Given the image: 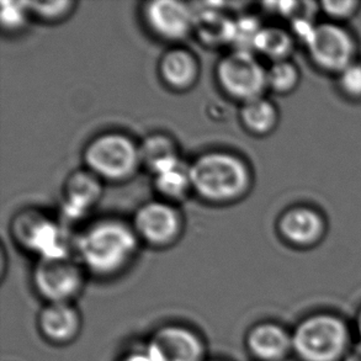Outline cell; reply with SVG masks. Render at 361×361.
Segmentation results:
<instances>
[{
	"instance_id": "cell-1",
	"label": "cell",
	"mask_w": 361,
	"mask_h": 361,
	"mask_svg": "<svg viewBox=\"0 0 361 361\" xmlns=\"http://www.w3.org/2000/svg\"><path fill=\"white\" fill-rule=\"evenodd\" d=\"M140 238L130 224L102 219L82 231L75 242L79 263L89 273L110 278L123 271L136 257Z\"/></svg>"
},
{
	"instance_id": "cell-2",
	"label": "cell",
	"mask_w": 361,
	"mask_h": 361,
	"mask_svg": "<svg viewBox=\"0 0 361 361\" xmlns=\"http://www.w3.org/2000/svg\"><path fill=\"white\" fill-rule=\"evenodd\" d=\"M192 191L211 204L243 199L253 185V173L243 157L227 151H209L189 164Z\"/></svg>"
},
{
	"instance_id": "cell-3",
	"label": "cell",
	"mask_w": 361,
	"mask_h": 361,
	"mask_svg": "<svg viewBox=\"0 0 361 361\" xmlns=\"http://www.w3.org/2000/svg\"><path fill=\"white\" fill-rule=\"evenodd\" d=\"M350 329L332 313L303 318L293 332V353L301 361L344 360L350 345Z\"/></svg>"
},
{
	"instance_id": "cell-4",
	"label": "cell",
	"mask_w": 361,
	"mask_h": 361,
	"mask_svg": "<svg viewBox=\"0 0 361 361\" xmlns=\"http://www.w3.org/2000/svg\"><path fill=\"white\" fill-rule=\"evenodd\" d=\"M88 171L102 180H128L141 164L140 143L122 132H105L88 142L83 152Z\"/></svg>"
},
{
	"instance_id": "cell-5",
	"label": "cell",
	"mask_w": 361,
	"mask_h": 361,
	"mask_svg": "<svg viewBox=\"0 0 361 361\" xmlns=\"http://www.w3.org/2000/svg\"><path fill=\"white\" fill-rule=\"evenodd\" d=\"M215 73L222 92L242 104L268 90V69L252 51L232 49L216 64Z\"/></svg>"
},
{
	"instance_id": "cell-6",
	"label": "cell",
	"mask_w": 361,
	"mask_h": 361,
	"mask_svg": "<svg viewBox=\"0 0 361 361\" xmlns=\"http://www.w3.org/2000/svg\"><path fill=\"white\" fill-rule=\"evenodd\" d=\"M305 46L311 62L326 73L338 75L357 61V39L343 24L319 23Z\"/></svg>"
},
{
	"instance_id": "cell-7",
	"label": "cell",
	"mask_w": 361,
	"mask_h": 361,
	"mask_svg": "<svg viewBox=\"0 0 361 361\" xmlns=\"http://www.w3.org/2000/svg\"><path fill=\"white\" fill-rule=\"evenodd\" d=\"M15 240L39 259L71 257L64 231L57 221L35 209L21 211L11 222Z\"/></svg>"
},
{
	"instance_id": "cell-8",
	"label": "cell",
	"mask_w": 361,
	"mask_h": 361,
	"mask_svg": "<svg viewBox=\"0 0 361 361\" xmlns=\"http://www.w3.org/2000/svg\"><path fill=\"white\" fill-rule=\"evenodd\" d=\"M32 283L47 303H72L85 285V269L72 255L39 259L32 271Z\"/></svg>"
},
{
	"instance_id": "cell-9",
	"label": "cell",
	"mask_w": 361,
	"mask_h": 361,
	"mask_svg": "<svg viewBox=\"0 0 361 361\" xmlns=\"http://www.w3.org/2000/svg\"><path fill=\"white\" fill-rule=\"evenodd\" d=\"M131 225L140 240L154 248H166L179 240L184 220L174 204L153 200L138 207Z\"/></svg>"
},
{
	"instance_id": "cell-10",
	"label": "cell",
	"mask_w": 361,
	"mask_h": 361,
	"mask_svg": "<svg viewBox=\"0 0 361 361\" xmlns=\"http://www.w3.org/2000/svg\"><path fill=\"white\" fill-rule=\"evenodd\" d=\"M195 15L190 4L178 0H153L142 9L147 29L168 42H179L192 34Z\"/></svg>"
},
{
	"instance_id": "cell-11",
	"label": "cell",
	"mask_w": 361,
	"mask_h": 361,
	"mask_svg": "<svg viewBox=\"0 0 361 361\" xmlns=\"http://www.w3.org/2000/svg\"><path fill=\"white\" fill-rule=\"evenodd\" d=\"M154 361H204V341L191 328L166 324L152 334L146 345Z\"/></svg>"
},
{
	"instance_id": "cell-12",
	"label": "cell",
	"mask_w": 361,
	"mask_h": 361,
	"mask_svg": "<svg viewBox=\"0 0 361 361\" xmlns=\"http://www.w3.org/2000/svg\"><path fill=\"white\" fill-rule=\"evenodd\" d=\"M278 232L286 243L295 248H313L324 240L327 221L311 206H293L279 217Z\"/></svg>"
},
{
	"instance_id": "cell-13",
	"label": "cell",
	"mask_w": 361,
	"mask_h": 361,
	"mask_svg": "<svg viewBox=\"0 0 361 361\" xmlns=\"http://www.w3.org/2000/svg\"><path fill=\"white\" fill-rule=\"evenodd\" d=\"M103 180L87 168L73 171L64 181L61 210L69 221L82 220L103 196Z\"/></svg>"
},
{
	"instance_id": "cell-14",
	"label": "cell",
	"mask_w": 361,
	"mask_h": 361,
	"mask_svg": "<svg viewBox=\"0 0 361 361\" xmlns=\"http://www.w3.org/2000/svg\"><path fill=\"white\" fill-rule=\"evenodd\" d=\"M158 73L168 88L174 92H186L197 83L200 63L190 49L176 46L161 54Z\"/></svg>"
},
{
	"instance_id": "cell-15",
	"label": "cell",
	"mask_w": 361,
	"mask_h": 361,
	"mask_svg": "<svg viewBox=\"0 0 361 361\" xmlns=\"http://www.w3.org/2000/svg\"><path fill=\"white\" fill-rule=\"evenodd\" d=\"M245 342L249 353L259 361H283L293 353V333L278 323L255 324Z\"/></svg>"
},
{
	"instance_id": "cell-16",
	"label": "cell",
	"mask_w": 361,
	"mask_h": 361,
	"mask_svg": "<svg viewBox=\"0 0 361 361\" xmlns=\"http://www.w3.org/2000/svg\"><path fill=\"white\" fill-rule=\"evenodd\" d=\"M39 329L49 342L68 344L78 337L82 318L72 303H47L39 314Z\"/></svg>"
},
{
	"instance_id": "cell-17",
	"label": "cell",
	"mask_w": 361,
	"mask_h": 361,
	"mask_svg": "<svg viewBox=\"0 0 361 361\" xmlns=\"http://www.w3.org/2000/svg\"><path fill=\"white\" fill-rule=\"evenodd\" d=\"M222 4H206V8L195 10L194 31L201 44L216 49L224 46H232L235 39V19L231 18Z\"/></svg>"
},
{
	"instance_id": "cell-18",
	"label": "cell",
	"mask_w": 361,
	"mask_h": 361,
	"mask_svg": "<svg viewBox=\"0 0 361 361\" xmlns=\"http://www.w3.org/2000/svg\"><path fill=\"white\" fill-rule=\"evenodd\" d=\"M140 157L142 166L153 176L181 161L176 140L163 132L151 133L140 142Z\"/></svg>"
},
{
	"instance_id": "cell-19",
	"label": "cell",
	"mask_w": 361,
	"mask_h": 361,
	"mask_svg": "<svg viewBox=\"0 0 361 361\" xmlns=\"http://www.w3.org/2000/svg\"><path fill=\"white\" fill-rule=\"evenodd\" d=\"M276 105L265 97L249 100L240 105V120L247 131L254 136H268L279 125Z\"/></svg>"
},
{
	"instance_id": "cell-20",
	"label": "cell",
	"mask_w": 361,
	"mask_h": 361,
	"mask_svg": "<svg viewBox=\"0 0 361 361\" xmlns=\"http://www.w3.org/2000/svg\"><path fill=\"white\" fill-rule=\"evenodd\" d=\"M153 184L161 200L176 204L185 200L192 191L189 164L180 161L154 174Z\"/></svg>"
},
{
	"instance_id": "cell-21",
	"label": "cell",
	"mask_w": 361,
	"mask_h": 361,
	"mask_svg": "<svg viewBox=\"0 0 361 361\" xmlns=\"http://www.w3.org/2000/svg\"><path fill=\"white\" fill-rule=\"evenodd\" d=\"M295 44L296 39L291 31L278 26H264L255 39L253 51L254 54H258L271 63H275L290 59Z\"/></svg>"
},
{
	"instance_id": "cell-22",
	"label": "cell",
	"mask_w": 361,
	"mask_h": 361,
	"mask_svg": "<svg viewBox=\"0 0 361 361\" xmlns=\"http://www.w3.org/2000/svg\"><path fill=\"white\" fill-rule=\"evenodd\" d=\"M301 80V72L291 59L275 62L268 68V89L279 95L293 93Z\"/></svg>"
},
{
	"instance_id": "cell-23",
	"label": "cell",
	"mask_w": 361,
	"mask_h": 361,
	"mask_svg": "<svg viewBox=\"0 0 361 361\" xmlns=\"http://www.w3.org/2000/svg\"><path fill=\"white\" fill-rule=\"evenodd\" d=\"M30 14L44 21L59 23L68 18L77 5L72 0H54V1H26Z\"/></svg>"
},
{
	"instance_id": "cell-24",
	"label": "cell",
	"mask_w": 361,
	"mask_h": 361,
	"mask_svg": "<svg viewBox=\"0 0 361 361\" xmlns=\"http://www.w3.org/2000/svg\"><path fill=\"white\" fill-rule=\"evenodd\" d=\"M0 10V23L5 32L14 34L20 32L29 23L30 10L26 1H1Z\"/></svg>"
},
{
	"instance_id": "cell-25",
	"label": "cell",
	"mask_w": 361,
	"mask_h": 361,
	"mask_svg": "<svg viewBox=\"0 0 361 361\" xmlns=\"http://www.w3.org/2000/svg\"><path fill=\"white\" fill-rule=\"evenodd\" d=\"M263 27L258 18L254 15L244 14L238 16L235 19V39L232 44L233 49L254 52V42Z\"/></svg>"
},
{
	"instance_id": "cell-26",
	"label": "cell",
	"mask_w": 361,
	"mask_h": 361,
	"mask_svg": "<svg viewBox=\"0 0 361 361\" xmlns=\"http://www.w3.org/2000/svg\"><path fill=\"white\" fill-rule=\"evenodd\" d=\"M359 0H326L319 3V10L328 18V21L342 24L349 21L360 11Z\"/></svg>"
},
{
	"instance_id": "cell-27",
	"label": "cell",
	"mask_w": 361,
	"mask_h": 361,
	"mask_svg": "<svg viewBox=\"0 0 361 361\" xmlns=\"http://www.w3.org/2000/svg\"><path fill=\"white\" fill-rule=\"evenodd\" d=\"M339 92L352 102H361V61H357L337 75Z\"/></svg>"
},
{
	"instance_id": "cell-28",
	"label": "cell",
	"mask_w": 361,
	"mask_h": 361,
	"mask_svg": "<svg viewBox=\"0 0 361 361\" xmlns=\"http://www.w3.org/2000/svg\"><path fill=\"white\" fill-rule=\"evenodd\" d=\"M120 361H154L151 354L147 350V348L143 349H137V350H132V352L127 353L126 355L120 359Z\"/></svg>"
},
{
	"instance_id": "cell-29",
	"label": "cell",
	"mask_w": 361,
	"mask_h": 361,
	"mask_svg": "<svg viewBox=\"0 0 361 361\" xmlns=\"http://www.w3.org/2000/svg\"><path fill=\"white\" fill-rule=\"evenodd\" d=\"M343 361H361V341L349 349Z\"/></svg>"
},
{
	"instance_id": "cell-30",
	"label": "cell",
	"mask_w": 361,
	"mask_h": 361,
	"mask_svg": "<svg viewBox=\"0 0 361 361\" xmlns=\"http://www.w3.org/2000/svg\"><path fill=\"white\" fill-rule=\"evenodd\" d=\"M357 333H359V337H360V341H361V310H360V312H359V314H357Z\"/></svg>"
},
{
	"instance_id": "cell-31",
	"label": "cell",
	"mask_w": 361,
	"mask_h": 361,
	"mask_svg": "<svg viewBox=\"0 0 361 361\" xmlns=\"http://www.w3.org/2000/svg\"><path fill=\"white\" fill-rule=\"evenodd\" d=\"M211 361H221V360H211Z\"/></svg>"
}]
</instances>
